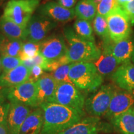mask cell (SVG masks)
<instances>
[{"label": "cell", "instance_id": "cell-1", "mask_svg": "<svg viewBox=\"0 0 134 134\" xmlns=\"http://www.w3.org/2000/svg\"><path fill=\"white\" fill-rule=\"evenodd\" d=\"M39 107L43 113V124L40 134H58L86 116V113L56 103L46 102Z\"/></svg>", "mask_w": 134, "mask_h": 134}, {"label": "cell", "instance_id": "cell-2", "mask_svg": "<svg viewBox=\"0 0 134 134\" xmlns=\"http://www.w3.org/2000/svg\"><path fill=\"white\" fill-rule=\"evenodd\" d=\"M63 36L67 46L66 56L70 63L96 62L101 55V50L96 43L80 37L73 27L63 29Z\"/></svg>", "mask_w": 134, "mask_h": 134}, {"label": "cell", "instance_id": "cell-3", "mask_svg": "<svg viewBox=\"0 0 134 134\" xmlns=\"http://www.w3.org/2000/svg\"><path fill=\"white\" fill-rule=\"evenodd\" d=\"M68 76L71 83L83 93H93L103 83V77L92 62L73 63Z\"/></svg>", "mask_w": 134, "mask_h": 134}, {"label": "cell", "instance_id": "cell-4", "mask_svg": "<svg viewBox=\"0 0 134 134\" xmlns=\"http://www.w3.org/2000/svg\"><path fill=\"white\" fill-rule=\"evenodd\" d=\"M85 100L84 93L73 83L64 82L58 84L54 94L47 102L58 104L85 113Z\"/></svg>", "mask_w": 134, "mask_h": 134}, {"label": "cell", "instance_id": "cell-5", "mask_svg": "<svg viewBox=\"0 0 134 134\" xmlns=\"http://www.w3.org/2000/svg\"><path fill=\"white\" fill-rule=\"evenodd\" d=\"M40 3L41 0H9L5 6L3 16L26 28Z\"/></svg>", "mask_w": 134, "mask_h": 134}, {"label": "cell", "instance_id": "cell-6", "mask_svg": "<svg viewBox=\"0 0 134 134\" xmlns=\"http://www.w3.org/2000/svg\"><path fill=\"white\" fill-rule=\"evenodd\" d=\"M115 88L112 85H104L93 92L85 100V113L89 116L104 117L108 110Z\"/></svg>", "mask_w": 134, "mask_h": 134}, {"label": "cell", "instance_id": "cell-7", "mask_svg": "<svg viewBox=\"0 0 134 134\" xmlns=\"http://www.w3.org/2000/svg\"><path fill=\"white\" fill-rule=\"evenodd\" d=\"M108 23L110 39L118 42L129 38L132 34L130 19L122 8L118 6L105 18Z\"/></svg>", "mask_w": 134, "mask_h": 134}, {"label": "cell", "instance_id": "cell-8", "mask_svg": "<svg viewBox=\"0 0 134 134\" xmlns=\"http://www.w3.org/2000/svg\"><path fill=\"white\" fill-rule=\"evenodd\" d=\"M36 81L29 79L17 86L6 88V99L11 103H18L34 109L37 104Z\"/></svg>", "mask_w": 134, "mask_h": 134}, {"label": "cell", "instance_id": "cell-9", "mask_svg": "<svg viewBox=\"0 0 134 134\" xmlns=\"http://www.w3.org/2000/svg\"><path fill=\"white\" fill-rule=\"evenodd\" d=\"M113 130L109 122L102 120L100 117L88 115L58 134H102L110 133Z\"/></svg>", "mask_w": 134, "mask_h": 134}, {"label": "cell", "instance_id": "cell-10", "mask_svg": "<svg viewBox=\"0 0 134 134\" xmlns=\"http://www.w3.org/2000/svg\"><path fill=\"white\" fill-rule=\"evenodd\" d=\"M57 23L42 15H34L26 27L27 41L41 43L46 39Z\"/></svg>", "mask_w": 134, "mask_h": 134}, {"label": "cell", "instance_id": "cell-11", "mask_svg": "<svg viewBox=\"0 0 134 134\" xmlns=\"http://www.w3.org/2000/svg\"><path fill=\"white\" fill-rule=\"evenodd\" d=\"M133 104L134 94L121 88H115L105 119L110 122L115 117L133 107Z\"/></svg>", "mask_w": 134, "mask_h": 134}, {"label": "cell", "instance_id": "cell-12", "mask_svg": "<svg viewBox=\"0 0 134 134\" xmlns=\"http://www.w3.org/2000/svg\"><path fill=\"white\" fill-rule=\"evenodd\" d=\"M67 52V46L64 36L53 35L47 37L41 42L40 53L48 62L63 57Z\"/></svg>", "mask_w": 134, "mask_h": 134}, {"label": "cell", "instance_id": "cell-13", "mask_svg": "<svg viewBox=\"0 0 134 134\" xmlns=\"http://www.w3.org/2000/svg\"><path fill=\"white\" fill-rule=\"evenodd\" d=\"M38 14L46 16L56 23H67L76 17L74 9H66L57 2L50 1L41 5L38 9Z\"/></svg>", "mask_w": 134, "mask_h": 134}, {"label": "cell", "instance_id": "cell-14", "mask_svg": "<svg viewBox=\"0 0 134 134\" xmlns=\"http://www.w3.org/2000/svg\"><path fill=\"white\" fill-rule=\"evenodd\" d=\"M32 109L31 107L21 104L11 103L7 120L9 134H20L23 123Z\"/></svg>", "mask_w": 134, "mask_h": 134}, {"label": "cell", "instance_id": "cell-15", "mask_svg": "<svg viewBox=\"0 0 134 134\" xmlns=\"http://www.w3.org/2000/svg\"><path fill=\"white\" fill-rule=\"evenodd\" d=\"M111 80L119 88L134 94V63L131 61L120 65L111 75Z\"/></svg>", "mask_w": 134, "mask_h": 134}, {"label": "cell", "instance_id": "cell-16", "mask_svg": "<svg viewBox=\"0 0 134 134\" xmlns=\"http://www.w3.org/2000/svg\"><path fill=\"white\" fill-rule=\"evenodd\" d=\"M103 48H106L121 64L131 62L134 56V40L130 37L118 42L104 44Z\"/></svg>", "mask_w": 134, "mask_h": 134}, {"label": "cell", "instance_id": "cell-17", "mask_svg": "<svg viewBox=\"0 0 134 134\" xmlns=\"http://www.w3.org/2000/svg\"><path fill=\"white\" fill-rule=\"evenodd\" d=\"M31 77V69L21 65L14 69L3 71L0 75V88H8L27 81Z\"/></svg>", "mask_w": 134, "mask_h": 134}, {"label": "cell", "instance_id": "cell-18", "mask_svg": "<svg viewBox=\"0 0 134 134\" xmlns=\"http://www.w3.org/2000/svg\"><path fill=\"white\" fill-rule=\"evenodd\" d=\"M36 84L37 88V104L38 108L42 104L47 102L52 97L58 83L50 73H45L36 81Z\"/></svg>", "mask_w": 134, "mask_h": 134}, {"label": "cell", "instance_id": "cell-19", "mask_svg": "<svg viewBox=\"0 0 134 134\" xmlns=\"http://www.w3.org/2000/svg\"><path fill=\"white\" fill-rule=\"evenodd\" d=\"M43 124V113L38 107L33 109L21 127L20 134H40Z\"/></svg>", "mask_w": 134, "mask_h": 134}, {"label": "cell", "instance_id": "cell-20", "mask_svg": "<svg viewBox=\"0 0 134 134\" xmlns=\"http://www.w3.org/2000/svg\"><path fill=\"white\" fill-rule=\"evenodd\" d=\"M103 77L112 75L122 64L106 48H103L100 57L93 63Z\"/></svg>", "mask_w": 134, "mask_h": 134}, {"label": "cell", "instance_id": "cell-21", "mask_svg": "<svg viewBox=\"0 0 134 134\" xmlns=\"http://www.w3.org/2000/svg\"><path fill=\"white\" fill-rule=\"evenodd\" d=\"M0 32L3 36L11 39L27 41L26 28L16 24L5 17H0Z\"/></svg>", "mask_w": 134, "mask_h": 134}, {"label": "cell", "instance_id": "cell-22", "mask_svg": "<svg viewBox=\"0 0 134 134\" xmlns=\"http://www.w3.org/2000/svg\"><path fill=\"white\" fill-rule=\"evenodd\" d=\"M109 123L121 134H134V107L115 117Z\"/></svg>", "mask_w": 134, "mask_h": 134}, {"label": "cell", "instance_id": "cell-23", "mask_svg": "<svg viewBox=\"0 0 134 134\" xmlns=\"http://www.w3.org/2000/svg\"><path fill=\"white\" fill-rule=\"evenodd\" d=\"M98 0H80L74 8L78 19L92 22L97 14Z\"/></svg>", "mask_w": 134, "mask_h": 134}, {"label": "cell", "instance_id": "cell-24", "mask_svg": "<svg viewBox=\"0 0 134 134\" xmlns=\"http://www.w3.org/2000/svg\"><path fill=\"white\" fill-rule=\"evenodd\" d=\"M23 42L9 38L0 34V55L19 57Z\"/></svg>", "mask_w": 134, "mask_h": 134}, {"label": "cell", "instance_id": "cell-25", "mask_svg": "<svg viewBox=\"0 0 134 134\" xmlns=\"http://www.w3.org/2000/svg\"><path fill=\"white\" fill-rule=\"evenodd\" d=\"M73 29L80 37L83 39L95 42L93 34V28L91 22L77 18L73 24Z\"/></svg>", "mask_w": 134, "mask_h": 134}, {"label": "cell", "instance_id": "cell-26", "mask_svg": "<svg viewBox=\"0 0 134 134\" xmlns=\"http://www.w3.org/2000/svg\"><path fill=\"white\" fill-rule=\"evenodd\" d=\"M93 26L94 31L97 36L103 40L104 44H108L112 42L109 34L108 23L105 18L96 14L93 21Z\"/></svg>", "mask_w": 134, "mask_h": 134}, {"label": "cell", "instance_id": "cell-27", "mask_svg": "<svg viewBox=\"0 0 134 134\" xmlns=\"http://www.w3.org/2000/svg\"><path fill=\"white\" fill-rule=\"evenodd\" d=\"M40 47L41 43L34 42L29 41H24L19 58L23 60L34 57L40 52Z\"/></svg>", "mask_w": 134, "mask_h": 134}, {"label": "cell", "instance_id": "cell-28", "mask_svg": "<svg viewBox=\"0 0 134 134\" xmlns=\"http://www.w3.org/2000/svg\"><path fill=\"white\" fill-rule=\"evenodd\" d=\"M118 6L115 0H98L97 14L105 18Z\"/></svg>", "mask_w": 134, "mask_h": 134}, {"label": "cell", "instance_id": "cell-29", "mask_svg": "<svg viewBox=\"0 0 134 134\" xmlns=\"http://www.w3.org/2000/svg\"><path fill=\"white\" fill-rule=\"evenodd\" d=\"M73 65V63H69V64L63 65V66H60L57 70H55V71L52 72L50 74L52 75L53 78L55 80V81L57 82L58 84L64 83V82L71 83L69 76H68V75H69L70 70Z\"/></svg>", "mask_w": 134, "mask_h": 134}, {"label": "cell", "instance_id": "cell-30", "mask_svg": "<svg viewBox=\"0 0 134 134\" xmlns=\"http://www.w3.org/2000/svg\"><path fill=\"white\" fill-rule=\"evenodd\" d=\"M3 71H7L14 69L22 65V60L19 57L1 55Z\"/></svg>", "mask_w": 134, "mask_h": 134}, {"label": "cell", "instance_id": "cell-31", "mask_svg": "<svg viewBox=\"0 0 134 134\" xmlns=\"http://www.w3.org/2000/svg\"><path fill=\"white\" fill-rule=\"evenodd\" d=\"M69 63H70L69 60L67 57L66 55H65V56L59 58V59L48 62L46 66V68H45V71H48L52 73V72L55 71V70H57L59 67L63 66L64 65L69 64Z\"/></svg>", "mask_w": 134, "mask_h": 134}, {"label": "cell", "instance_id": "cell-32", "mask_svg": "<svg viewBox=\"0 0 134 134\" xmlns=\"http://www.w3.org/2000/svg\"><path fill=\"white\" fill-rule=\"evenodd\" d=\"M11 103L8 100L0 103V125L7 123Z\"/></svg>", "mask_w": 134, "mask_h": 134}, {"label": "cell", "instance_id": "cell-33", "mask_svg": "<svg viewBox=\"0 0 134 134\" xmlns=\"http://www.w3.org/2000/svg\"><path fill=\"white\" fill-rule=\"evenodd\" d=\"M129 18L132 26L134 25V0L121 7Z\"/></svg>", "mask_w": 134, "mask_h": 134}, {"label": "cell", "instance_id": "cell-34", "mask_svg": "<svg viewBox=\"0 0 134 134\" xmlns=\"http://www.w3.org/2000/svg\"><path fill=\"white\" fill-rule=\"evenodd\" d=\"M46 73L42 67L38 65H34L31 69V77L30 79L34 81H37L42 75Z\"/></svg>", "mask_w": 134, "mask_h": 134}, {"label": "cell", "instance_id": "cell-35", "mask_svg": "<svg viewBox=\"0 0 134 134\" xmlns=\"http://www.w3.org/2000/svg\"><path fill=\"white\" fill-rule=\"evenodd\" d=\"M32 60L34 65H38V66L42 67L43 69L45 71V68H46V66L48 62L43 57L40 52L36 55L34 57L32 58Z\"/></svg>", "mask_w": 134, "mask_h": 134}, {"label": "cell", "instance_id": "cell-36", "mask_svg": "<svg viewBox=\"0 0 134 134\" xmlns=\"http://www.w3.org/2000/svg\"><path fill=\"white\" fill-rule=\"evenodd\" d=\"M77 0H57V3L62 6L66 9H74L76 6Z\"/></svg>", "mask_w": 134, "mask_h": 134}, {"label": "cell", "instance_id": "cell-37", "mask_svg": "<svg viewBox=\"0 0 134 134\" xmlns=\"http://www.w3.org/2000/svg\"><path fill=\"white\" fill-rule=\"evenodd\" d=\"M6 100V88H0V103Z\"/></svg>", "mask_w": 134, "mask_h": 134}, {"label": "cell", "instance_id": "cell-38", "mask_svg": "<svg viewBox=\"0 0 134 134\" xmlns=\"http://www.w3.org/2000/svg\"><path fill=\"white\" fill-rule=\"evenodd\" d=\"M0 134H9L7 123L0 125Z\"/></svg>", "mask_w": 134, "mask_h": 134}, {"label": "cell", "instance_id": "cell-39", "mask_svg": "<svg viewBox=\"0 0 134 134\" xmlns=\"http://www.w3.org/2000/svg\"><path fill=\"white\" fill-rule=\"evenodd\" d=\"M117 3V4L120 6V7H122L124 5H125L127 3L131 2L133 0H115Z\"/></svg>", "mask_w": 134, "mask_h": 134}, {"label": "cell", "instance_id": "cell-40", "mask_svg": "<svg viewBox=\"0 0 134 134\" xmlns=\"http://www.w3.org/2000/svg\"><path fill=\"white\" fill-rule=\"evenodd\" d=\"M3 69H2V64H1V57H0V75H1V73H2Z\"/></svg>", "mask_w": 134, "mask_h": 134}, {"label": "cell", "instance_id": "cell-41", "mask_svg": "<svg viewBox=\"0 0 134 134\" xmlns=\"http://www.w3.org/2000/svg\"><path fill=\"white\" fill-rule=\"evenodd\" d=\"M132 62H133V63H134V56H133V58H132Z\"/></svg>", "mask_w": 134, "mask_h": 134}]
</instances>
